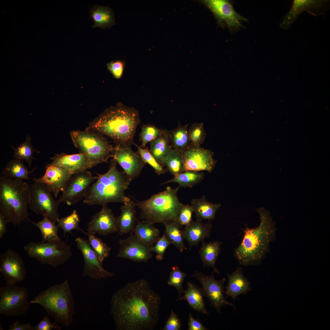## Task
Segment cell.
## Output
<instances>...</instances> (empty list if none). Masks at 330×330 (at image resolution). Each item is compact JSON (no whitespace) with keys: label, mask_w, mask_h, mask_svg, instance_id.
Returning <instances> with one entry per match:
<instances>
[{"label":"cell","mask_w":330,"mask_h":330,"mask_svg":"<svg viewBox=\"0 0 330 330\" xmlns=\"http://www.w3.org/2000/svg\"><path fill=\"white\" fill-rule=\"evenodd\" d=\"M207 328L198 320L195 319L189 313L188 319L189 330H207Z\"/></svg>","instance_id":"50"},{"label":"cell","mask_w":330,"mask_h":330,"mask_svg":"<svg viewBox=\"0 0 330 330\" xmlns=\"http://www.w3.org/2000/svg\"><path fill=\"white\" fill-rule=\"evenodd\" d=\"M55 323V322L51 323L48 316H46L34 327V330H51L53 329L61 330V326Z\"/></svg>","instance_id":"49"},{"label":"cell","mask_w":330,"mask_h":330,"mask_svg":"<svg viewBox=\"0 0 330 330\" xmlns=\"http://www.w3.org/2000/svg\"><path fill=\"white\" fill-rule=\"evenodd\" d=\"M188 124L182 125L179 121L177 127L169 131L172 147L181 153L191 143L188 133Z\"/></svg>","instance_id":"33"},{"label":"cell","mask_w":330,"mask_h":330,"mask_svg":"<svg viewBox=\"0 0 330 330\" xmlns=\"http://www.w3.org/2000/svg\"><path fill=\"white\" fill-rule=\"evenodd\" d=\"M30 302L40 305L53 317L55 322L66 327L72 324L75 311L68 280L41 292Z\"/></svg>","instance_id":"6"},{"label":"cell","mask_w":330,"mask_h":330,"mask_svg":"<svg viewBox=\"0 0 330 330\" xmlns=\"http://www.w3.org/2000/svg\"><path fill=\"white\" fill-rule=\"evenodd\" d=\"M188 133L191 143L200 146L204 142L206 135L203 123H193L188 130Z\"/></svg>","instance_id":"43"},{"label":"cell","mask_w":330,"mask_h":330,"mask_svg":"<svg viewBox=\"0 0 330 330\" xmlns=\"http://www.w3.org/2000/svg\"><path fill=\"white\" fill-rule=\"evenodd\" d=\"M26 288L16 284H6L0 288V314L7 317L24 314L28 310L30 302Z\"/></svg>","instance_id":"11"},{"label":"cell","mask_w":330,"mask_h":330,"mask_svg":"<svg viewBox=\"0 0 330 330\" xmlns=\"http://www.w3.org/2000/svg\"><path fill=\"white\" fill-rule=\"evenodd\" d=\"M149 143L150 152L160 164L162 159L174 149L171 145L169 131L167 130H164L161 135Z\"/></svg>","instance_id":"30"},{"label":"cell","mask_w":330,"mask_h":330,"mask_svg":"<svg viewBox=\"0 0 330 330\" xmlns=\"http://www.w3.org/2000/svg\"><path fill=\"white\" fill-rule=\"evenodd\" d=\"M30 185L21 179L0 176V214L8 223L20 224L28 217Z\"/></svg>","instance_id":"5"},{"label":"cell","mask_w":330,"mask_h":330,"mask_svg":"<svg viewBox=\"0 0 330 330\" xmlns=\"http://www.w3.org/2000/svg\"><path fill=\"white\" fill-rule=\"evenodd\" d=\"M31 222L37 227L41 232L42 238L41 242H45L60 238L58 235L59 228L58 226L47 217H43L42 220L37 222Z\"/></svg>","instance_id":"36"},{"label":"cell","mask_w":330,"mask_h":330,"mask_svg":"<svg viewBox=\"0 0 330 330\" xmlns=\"http://www.w3.org/2000/svg\"><path fill=\"white\" fill-rule=\"evenodd\" d=\"M222 242L215 241L208 243L202 241V245L198 253L204 267L212 268L217 274L219 271L216 268V261L221 250Z\"/></svg>","instance_id":"28"},{"label":"cell","mask_w":330,"mask_h":330,"mask_svg":"<svg viewBox=\"0 0 330 330\" xmlns=\"http://www.w3.org/2000/svg\"><path fill=\"white\" fill-rule=\"evenodd\" d=\"M193 210L192 206L189 204L184 205L181 209L176 221L182 228L189 224L193 221L192 214Z\"/></svg>","instance_id":"46"},{"label":"cell","mask_w":330,"mask_h":330,"mask_svg":"<svg viewBox=\"0 0 330 330\" xmlns=\"http://www.w3.org/2000/svg\"><path fill=\"white\" fill-rule=\"evenodd\" d=\"M165 234L168 239L179 251L182 252L187 248L184 244L185 238L182 228L175 221L164 223Z\"/></svg>","instance_id":"34"},{"label":"cell","mask_w":330,"mask_h":330,"mask_svg":"<svg viewBox=\"0 0 330 330\" xmlns=\"http://www.w3.org/2000/svg\"><path fill=\"white\" fill-rule=\"evenodd\" d=\"M50 158L52 160L51 164L64 167L68 169L72 174L87 170L98 165L86 155L80 152L68 154L61 152L55 154Z\"/></svg>","instance_id":"22"},{"label":"cell","mask_w":330,"mask_h":330,"mask_svg":"<svg viewBox=\"0 0 330 330\" xmlns=\"http://www.w3.org/2000/svg\"><path fill=\"white\" fill-rule=\"evenodd\" d=\"M0 272L7 284H16L23 281L26 273L24 261L20 255L11 248L1 255Z\"/></svg>","instance_id":"15"},{"label":"cell","mask_w":330,"mask_h":330,"mask_svg":"<svg viewBox=\"0 0 330 330\" xmlns=\"http://www.w3.org/2000/svg\"><path fill=\"white\" fill-rule=\"evenodd\" d=\"M182 328L181 321L178 315L173 310L162 330H179Z\"/></svg>","instance_id":"47"},{"label":"cell","mask_w":330,"mask_h":330,"mask_svg":"<svg viewBox=\"0 0 330 330\" xmlns=\"http://www.w3.org/2000/svg\"><path fill=\"white\" fill-rule=\"evenodd\" d=\"M191 205L195 213L196 220L202 221L205 219L214 220L216 212L221 204L209 202L203 195L200 198L193 199Z\"/></svg>","instance_id":"27"},{"label":"cell","mask_w":330,"mask_h":330,"mask_svg":"<svg viewBox=\"0 0 330 330\" xmlns=\"http://www.w3.org/2000/svg\"><path fill=\"white\" fill-rule=\"evenodd\" d=\"M119 248L117 256L137 262H147L152 256L149 247L133 233L119 242Z\"/></svg>","instance_id":"18"},{"label":"cell","mask_w":330,"mask_h":330,"mask_svg":"<svg viewBox=\"0 0 330 330\" xmlns=\"http://www.w3.org/2000/svg\"><path fill=\"white\" fill-rule=\"evenodd\" d=\"M171 244L167 239L164 233L156 243L155 245L151 247L152 252H154L156 254V257L157 260L161 261L164 258L165 251L168 247Z\"/></svg>","instance_id":"45"},{"label":"cell","mask_w":330,"mask_h":330,"mask_svg":"<svg viewBox=\"0 0 330 330\" xmlns=\"http://www.w3.org/2000/svg\"><path fill=\"white\" fill-rule=\"evenodd\" d=\"M84 233L88 236L90 245L102 265L104 259L109 257L111 248L101 239L88 232Z\"/></svg>","instance_id":"39"},{"label":"cell","mask_w":330,"mask_h":330,"mask_svg":"<svg viewBox=\"0 0 330 330\" xmlns=\"http://www.w3.org/2000/svg\"><path fill=\"white\" fill-rule=\"evenodd\" d=\"M34 167L29 171L25 165L24 160L15 158L8 162L2 168V175L12 179H21L28 181L29 175L36 169Z\"/></svg>","instance_id":"31"},{"label":"cell","mask_w":330,"mask_h":330,"mask_svg":"<svg viewBox=\"0 0 330 330\" xmlns=\"http://www.w3.org/2000/svg\"><path fill=\"white\" fill-rule=\"evenodd\" d=\"M77 247L81 251L84 259L83 277L88 276L93 280L112 277L114 274L104 269L97 254L91 247L88 240L78 237L75 239Z\"/></svg>","instance_id":"16"},{"label":"cell","mask_w":330,"mask_h":330,"mask_svg":"<svg viewBox=\"0 0 330 330\" xmlns=\"http://www.w3.org/2000/svg\"><path fill=\"white\" fill-rule=\"evenodd\" d=\"M153 223L147 220L140 221L137 218L134 234L145 243L152 247L160 238V232Z\"/></svg>","instance_id":"29"},{"label":"cell","mask_w":330,"mask_h":330,"mask_svg":"<svg viewBox=\"0 0 330 330\" xmlns=\"http://www.w3.org/2000/svg\"><path fill=\"white\" fill-rule=\"evenodd\" d=\"M117 218L107 205L94 214L87 225V232L105 236L119 231Z\"/></svg>","instance_id":"20"},{"label":"cell","mask_w":330,"mask_h":330,"mask_svg":"<svg viewBox=\"0 0 330 330\" xmlns=\"http://www.w3.org/2000/svg\"><path fill=\"white\" fill-rule=\"evenodd\" d=\"M212 227L210 222L204 223L202 221L197 220L195 222L193 221L189 224L185 226L182 230L185 240L189 245V251L193 247L197 248L200 242L210 237Z\"/></svg>","instance_id":"23"},{"label":"cell","mask_w":330,"mask_h":330,"mask_svg":"<svg viewBox=\"0 0 330 330\" xmlns=\"http://www.w3.org/2000/svg\"><path fill=\"white\" fill-rule=\"evenodd\" d=\"M204 177V174L202 172L186 171L174 176L172 178L165 182L162 184L176 182L179 184L180 187L192 188L194 185L200 183Z\"/></svg>","instance_id":"35"},{"label":"cell","mask_w":330,"mask_h":330,"mask_svg":"<svg viewBox=\"0 0 330 330\" xmlns=\"http://www.w3.org/2000/svg\"><path fill=\"white\" fill-rule=\"evenodd\" d=\"M45 167L44 174L40 178H33V182L46 184L57 198L60 192L64 190L72 174L67 168L60 166L48 163Z\"/></svg>","instance_id":"19"},{"label":"cell","mask_w":330,"mask_h":330,"mask_svg":"<svg viewBox=\"0 0 330 330\" xmlns=\"http://www.w3.org/2000/svg\"><path fill=\"white\" fill-rule=\"evenodd\" d=\"M260 224L255 228L244 229V235L240 244L234 250L235 258L244 266L261 264L276 238L277 228L270 212L263 207L258 208Z\"/></svg>","instance_id":"2"},{"label":"cell","mask_w":330,"mask_h":330,"mask_svg":"<svg viewBox=\"0 0 330 330\" xmlns=\"http://www.w3.org/2000/svg\"><path fill=\"white\" fill-rule=\"evenodd\" d=\"M98 178V176H93L88 170L72 174L57 200L68 205L76 204L84 198L91 183Z\"/></svg>","instance_id":"13"},{"label":"cell","mask_w":330,"mask_h":330,"mask_svg":"<svg viewBox=\"0 0 330 330\" xmlns=\"http://www.w3.org/2000/svg\"><path fill=\"white\" fill-rule=\"evenodd\" d=\"M164 129H160L153 125L149 124L144 125L140 134L141 141V147L145 148L148 142L152 141L161 135Z\"/></svg>","instance_id":"41"},{"label":"cell","mask_w":330,"mask_h":330,"mask_svg":"<svg viewBox=\"0 0 330 330\" xmlns=\"http://www.w3.org/2000/svg\"><path fill=\"white\" fill-rule=\"evenodd\" d=\"M90 17L94 22V28H104L115 24L114 13L108 6H95L90 10Z\"/></svg>","instance_id":"32"},{"label":"cell","mask_w":330,"mask_h":330,"mask_svg":"<svg viewBox=\"0 0 330 330\" xmlns=\"http://www.w3.org/2000/svg\"><path fill=\"white\" fill-rule=\"evenodd\" d=\"M184 171L206 170L211 172L217 161L213 158L214 152L190 143L182 152Z\"/></svg>","instance_id":"14"},{"label":"cell","mask_w":330,"mask_h":330,"mask_svg":"<svg viewBox=\"0 0 330 330\" xmlns=\"http://www.w3.org/2000/svg\"><path fill=\"white\" fill-rule=\"evenodd\" d=\"M31 140V137L28 134L25 141L18 147L14 148L12 146L14 151L13 157L26 161L29 167H31L32 160L35 159L33 156L34 153H38V151L33 149Z\"/></svg>","instance_id":"38"},{"label":"cell","mask_w":330,"mask_h":330,"mask_svg":"<svg viewBox=\"0 0 330 330\" xmlns=\"http://www.w3.org/2000/svg\"><path fill=\"white\" fill-rule=\"evenodd\" d=\"M159 295L141 279L118 290L111 300L110 312L118 330H152L159 320Z\"/></svg>","instance_id":"1"},{"label":"cell","mask_w":330,"mask_h":330,"mask_svg":"<svg viewBox=\"0 0 330 330\" xmlns=\"http://www.w3.org/2000/svg\"><path fill=\"white\" fill-rule=\"evenodd\" d=\"M79 215L76 210L75 209L70 215L59 218L57 225L63 231L64 237L67 233L71 232L74 229L81 230L84 233L79 226Z\"/></svg>","instance_id":"40"},{"label":"cell","mask_w":330,"mask_h":330,"mask_svg":"<svg viewBox=\"0 0 330 330\" xmlns=\"http://www.w3.org/2000/svg\"><path fill=\"white\" fill-rule=\"evenodd\" d=\"M160 164L165 166L167 170L174 176L184 171V164L182 153L173 149L169 155L163 158Z\"/></svg>","instance_id":"37"},{"label":"cell","mask_w":330,"mask_h":330,"mask_svg":"<svg viewBox=\"0 0 330 330\" xmlns=\"http://www.w3.org/2000/svg\"><path fill=\"white\" fill-rule=\"evenodd\" d=\"M187 289L184 295L179 296L178 300H185L193 310L205 314H208L205 306L204 297L202 288L197 287L193 283L188 281Z\"/></svg>","instance_id":"26"},{"label":"cell","mask_w":330,"mask_h":330,"mask_svg":"<svg viewBox=\"0 0 330 330\" xmlns=\"http://www.w3.org/2000/svg\"><path fill=\"white\" fill-rule=\"evenodd\" d=\"M136 146L143 160L152 167L158 175L164 174L168 171L167 168H164L163 166L157 162L147 148H142L137 145Z\"/></svg>","instance_id":"44"},{"label":"cell","mask_w":330,"mask_h":330,"mask_svg":"<svg viewBox=\"0 0 330 330\" xmlns=\"http://www.w3.org/2000/svg\"><path fill=\"white\" fill-rule=\"evenodd\" d=\"M124 63L121 61H112L107 64L108 69L116 78H120L123 74L124 68Z\"/></svg>","instance_id":"48"},{"label":"cell","mask_w":330,"mask_h":330,"mask_svg":"<svg viewBox=\"0 0 330 330\" xmlns=\"http://www.w3.org/2000/svg\"><path fill=\"white\" fill-rule=\"evenodd\" d=\"M117 163L113 158L108 171L103 174H97L98 178L90 186L84 198V204L103 206L111 202L125 203L130 200L125 196V192L132 180L124 173L118 171Z\"/></svg>","instance_id":"4"},{"label":"cell","mask_w":330,"mask_h":330,"mask_svg":"<svg viewBox=\"0 0 330 330\" xmlns=\"http://www.w3.org/2000/svg\"><path fill=\"white\" fill-rule=\"evenodd\" d=\"M112 158L132 180L139 176L146 164L138 151H134L131 146L115 145Z\"/></svg>","instance_id":"17"},{"label":"cell","mask_w":330,"mask_h":330,"mask_svg":"<svg viewBox=\"0 0 330 330\" xmlns=\"http://www.w3.org/2000/svg\"><path fill=\"white\" fill-rule=\"evenodd\" d=\"M7 222L5 218L2 215L0 214V238L3 237L7 232Z\"/></svg>","instance_id":"52"},{"label":"cell","mask_w":330,"mask_h":330,"mask_svg":"<svg viewBox=\"0 0 330 330\" xmlns=\"http://www.w3.org/2000/svg\"><path fill=\"white\" fill-rule=\"evenodd\" d=\"M9 330H34V327L30 322L22 324L18 321H15L9 326Z\"/></svg>","instance_id":"51"},{"label":"cell","mask_w":330,"mask_h":330,"mask_svg":"<svg viewBox=\"0 0 330 330\" xmlns=\"http://www.w3.org/2000/svg\"><path fill=\"white\" fill-rule=\"evenodd\" d=\"M180 188L169 186L164 191L154 194L148 199L136 200V206L140 211L141 217L153 224L176 222L184 205L178 200L177 192Z\"/></svg>","instance_id":"7"},{"label":"cell","mask_w":330,"mask_h":330,"mask_svg":"<svg viewBox=\"0 0 330 330\" xmlns=\"http://www.w3.org/2000/svg\"><path fill=\"white\" fill-rule=\"evenodd\" d=\"M227 276L228 283L225 294L226 297H231L234 302L239 295L245 294L251 290L250 283L244 276L242 267L237 268Z\"/></svg>","instance_id":"24"},{"label":"cell","mask_w":330,"mask_h":330,"mask_svg":"<svg viewBox=\"0 0 330 330\" xmlns=\"http://www.w3.org/2000/svg\"><path fill=\"white\" fill-rule=\"evenodd\" d=\"M186 275V273L182 271L177 266L175 265L172 267L167 283L176 288L179 296H182L181 294L185 292V290H184L182 285Z\"/></svg>","instance_id":"42"},{"label":"cell","mask_w":330,"mask_h":330,"mask_svg":"<svg viewBox=\"0 0 330 330\" xmlns=\"http://www.w3.org/2000/svg\"><path fill=\"white\" fill-rule=\"evenodd\" d=\"M135 203L130 199L123 204L120 208L121 214L117 218L119 234L120 236L133 233L136 225Z\"/></svg>","instance_id":"25"},{"label":"cell","mask_w":330,"mask_h":330,"mask_svg":"<svg viewBox=\"0 0 330 330\" xmlns=\"http://www.w3.org/2000/svg\"><path fill=\"white\" fill-rule=\"evenodd\" d=\"M204 2L218 20L225 23L230 29L239 28L241 26L243 20L246 21L236 12L230 2L228 1L208 0Z\"/></svg>","instance_id":"21"},{"label":"cell","mask_w":330,"mask_h":330,"mask_svg":"<svg viewBox=\"0 0 330 330\" xmlns=\"http://www.w3.org/2000/svg\"><path fill=\"white\" fill-rule=\"evenodd\" d=\"M70 135L75 146L98 164L107 162L113 157L115 150L104 135L92 130L71 131Z\"/></svg>","instance_id":"8"},{"label":"cell","mask_w":330,"mask_h":330,"mask_svg":"<svg viewBox=\"0 0 330 330\" xmlns=\"http://www.w3.org/2000/svg\"><path fill=\"white\" fill-rule=\"evenodd\" d=\"M60 204L54 199L46 184L33 182L30 185L29 207L37 215L46 217L56 223L59 219L58 209Z\"/></svg>","instance_id":"10"},{"label":"cell","mask_w":330,"mask_h":330,"mask_svg":"<svg viewBox=\"0 0 330 330\" xmlns=\"http://www.w3.org/2000/svg\"><path fill=\"white\" fill-rule=\"evenodd\" d=\"M191 276L195 277L201 284L204 296L207 298L211 306L218 313H220L221 308L226 306L236 309L234 304L228 301L224 296L225 278L217 280L214 277L213 272L210 276H208L197 270Z\"/></svg>","instance_id":"12"},{"label":"cell","mask_w":330,"mask_h":330,"mask_svg":"<svg viewBox=\"0 0 330 330\" xmlns=\"http://www.w3.org/2000/svg\"><path fill=\"white\" fill-rule=\"evenodd\" d=\"M140 123L136 109L119 104L106 109L90 122L85 130L97 131L110 137L115 145L136 146L134 138Z\"/></svg>","instance_id":"3"},{"label":"cell","mask_w":330,"mask_h":330,"mask_svg":"<svg viewBox=\"0 0 330 330\" xmlns=\"http://www.w3.org/2000/svg\"><path fill=\"white\" fill-rule=\"evenodd\" d=\"M24 249L28 255L41 263L56 267L63 265L71 255L70 246L60 238L45 242H31Z\"/></svg>","instance_id":"9"}]
</instances>
